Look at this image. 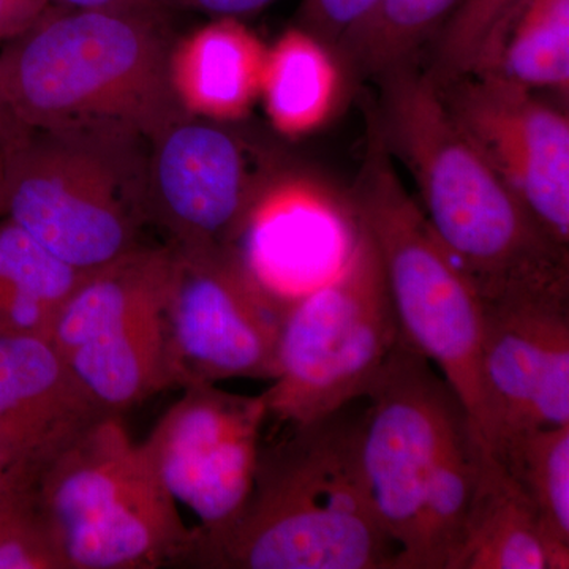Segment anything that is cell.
I'll use <instances>...</instances> for the list:
<instances>
[{"instance_id": "6da1fadb", "label": "cell", "mask_w": 569, "mask_h": 569, "mask_svg": "<svg viewBox=\"0 0 569 569\" xmlns=\"http://www.w3.org/2000/svg\"><path fill=\"white\" fill-rule=\"evenodd\" d=\"M377 82L372 121L415 179L433 233L482 306H569V249L468 141L425 67L406 63Z\"/></svg>"}, {"instance_id": "7a4b0ae2", "label": "cell", "mask_w": 569, "mask_h": 569, "mask_svg": "<svg viewBox=\"0 0 569 569\" xmlns=\"http://www.w3.org/2000/svg\"><path fill=\"white\" fill-rule=\"evenodd\" d=\"M348 403L261 440L250 496L233 522L194 529L186 563L216 569H400L361 462L365 408Z\"/></svg>"}, {"instance_id": "3957f363", "label": "cell", "mask_w": 569, "mask_h": 569, "mask_svg": "<svg viewBox=\"0 0 569 569\" xmlns=\"http://www.w3.org/2000/svg\"><path fill=\"white\" fill-rule=\"evenodd\" d=\"M168 17L50 7L0 52L2 99L24 127L112 123L152 140L190 116Z\"/></svg>"}, {"instance_id": "277c9868", "label": "cell", "mask_w": 569, "mask_h": 569, "mask_svg": "<svg viewBox=\"0 0 569 569\" xmlns=\"http://www.w3.org/2000/svg\"><path fill=\"white\" fill-rule=\"evenodd\" d=\"M3 216L82 272L144 246L149 140L112 123L28 127L6 152Z\"/></svg>"}, {"instance_id": "5b68a950", "label": "cell", "mask_w": 569, "mask_h": 569, "mask_svg": "<svg viewBox=\"0 0 569 569\" xmlns=\"http://www.w3.org/2000/svg\"><path fill=\"white\" fill-rule=\"evenodd\" d=\"M348 204L380 253L400 337L440 367L471 432L489 451L492 419L481 365L485 306L400 181L373 121Z\"/></svg>"}, {"instance_id": "8992f818", "label": "cell", "mask_w": 569, "mask_h": 569, "mask_svg": "<svg viewBox=\"0 0 569 569\" xmlns=\"http://www.w3.org/2000/svg\"><path fill=\"white\" fill-rule=\"evenodd\" d=\"M63 569H153L186 563L194 529L122 415H104L33 486Z\"/></svg>"}, {"instance_id": "52a82bcc", "label": "cell", "mask_w": 569, "mask_h": 569, "mask_svg": "<svg viewBox=\"0 0 569 569\" xmlns=\"http://www.w3.org/2000/svg\"><path fill=\"white\" fill-rule=\"evenodd\" d=\"M399 342L380 253L356 222L342 268L288 307L274 383L263 392L268 419L306 425L366 399Z\"/></svg>"}, {"instance_id": "ba28073f", "label": "cell", "mask_w": 569, "mask_h": 569, "mask_svg": "<svg viewBox=\"0 0 569 569\" xmlns=\"http://www.w3.org/2000/svg\"><path fill=\"white\" fill-rule=\"evenodd\" d=\"M173 268V247L142 246L88 272L52 320L48 339L104 413L171 388L163 312Z\"/></svg>"}, {"instance_id": "9c48e42d", "label": "cell", "mask_w": 569, "mask_h": 569, "mask_svg": "<svg viewBox=\"0 0 569 569\" xmlns=\"http://www.w3.org/2000/svg\"><path fill=\"white\" fill-rule=\"evenodd\" d=\"M171 247L174 268L163 312L170 387L274 380L290 306L254 277L238 246Z\"/></svg>"}, {"instance_id": "30bf717a", "label": "cell", "mask_w": 569, "mask_h": 569, "mask_svg": "<svg viewBox=\"0 0 569 569\" xmlns=\"http://www.w3.org/2000/svg\"><path fill=\"white\" fill-rule=\"evenodd\" d=\"M189 116L149 140L148 223L179 249L236 247L287 176L282 157L234 129Z\"/></svg>"}, {"instance_id": "8fae6325", "label": "cell", "mask_w": 569, "mask_h": 569, "mask_svg": "<svg viewBox=\"0 0 569 569\" xmlns=\"http://www.w3.org/2000/svg\"><path fill=\"white\" fill-rule=\"evenodd\" d=\"M366 400L362 470L378 518L399 546L400 569H413L427 479L466 411L429 359L402 337Z\"/></svg>"}, {"instance_id": "7c38bea8", "label": "cell", "mask_w": 569, "mask_h": 569, "mask_svg": "<svg viewBox=\"0 0 569 569\" xmlns=\"http://www.w3.org/2000/svg\"><path fill=\"white\" fill-rule=\"evenodd\" d=\"M266 421L263 395L190 385L142 441L176 503L200 519L198 530L223 529L244 507Z\"/></svg>"}, {"instance_id": "4fadbf2b", "label": "cell", "mask_w": 569, "mask_h": 569, "mask_svg": "<svg viewBox=\"0 0 569 569\" xmlns=\"http://www.w3.org/2000/svg\"><path fill=\"white\" fill-rule=\"evenodd\" d=\"M437 88L468 141L542 230L569 249L567 112L538 92L481 71L460 74Z\"/></svg>"}, {"instance_id": "5bb4252c", "label": "cell", "mask_w": 569, "mask_h": 569, "mask_svg": "<svg viewBox=\"0 0 569 569\" xmlns=\"http://www.w3.org/2000/svg\"><path fill=\"white\" fill-rule=\"evenodd\" d=\"M481 365L490 455L523 430L569 425V306H485Z\"/></svg>"}, {"instance_id": "9a60e30c", "label": "cell", "mask_w": 569, "mask_h": 569, "mask_svg": "<svg viewBox=\"0 0 569 569\" xmlns=\"http://www.w3.org/2000/svg\"><path fill=\"white\" fill-rule=\"evenodd\" d=\"M104 415L48 337L0 332V452L21 485Z\"/></svg>"}, {"instance_id": "2e32d148", "label": "cell", "mask_w": 569, "mask_h": 569, "mask_svg": "<svg viewBox=\"0 0 569 569\" xmlns=\"http://www.w3.org/2000/svg\"><path fill=\"white\" fill-rule=\"evenodd\" d=\"M268 47L238 18H213L171 54V77L183 110L197 118L238 122L260 100Z\"/></svg>"}, {"instance_id": "e0dca14e", "label": "cell", "mask_w": 569, "mask_h": 569, "mask_svg": "<svg viewBox=\"0 0 569 569\" xmlns=\"http://www.w3.org/2000/svg\"><path fill=\"white\" fill-rule=\"evenodd\" d=\"M537 507L489 451H482L477 490L451 569H568Z\"/></svg>"}, {"instance_id": "ac0fdd59", "label": "cell", "mask_w": 569, "mask_h": 569, "mask_svg": "<svg viewBox=\"0 0 569 569\" xmlns=\"http://www.w3.org/2000/svg\"><path fill=\"white\" fill-rule=\"evenodd\" d=\"M348 81L335 48L296 26L266 51L260 100L277 133L302 138L336 118Z\"/></svg>"}, {"instance_id": "d6986e66", "label": "cell", "mask_w": 569, "mask_h": 569, "mask_svg": "<svg viewBox=\"0 0 569 569\" xmlns=\"http://www.w3.org/2000/svg\"><path fill=\"white\" fill-rule=\"evenodd\" d=\"M471 71L568 99L569 0H523Z\"/></svg>"}, {"instance_id": "ffe728a7", "label": "cell", "mask_w": 569, "mask_h": 569, "mask_svg": "<svg viewBox=\"0 0 569 569\" xmlns=\"http://www.w3.org/2000/svg\"><path fill=\"white\" fill-rule=\"evenodd\" d=\"M485 449L467 417L460 418L427 479L413 569H451L466 533Z\"/></svg>"}, {"instance_id": "44dd1931", "label": "cell", "mask_w": 569, "mask_h": 569, "mask_svg": "<svg viewBox=\"0 0 569 569\" xmlns=\"http://www.w3.org/2000/svg\"><path fill=\"white\" fill-rule=\"evenodd\" d=\"M462 0H380L335 51L350 80H378L418 61Z\"/></svg>"}, {"instance_id": "7402d4cb", "label": "cell", "mask_w": 569, "mask_h": 569, "mask_svg": "<svg viewBox=\"0 0 569 569\" xmlns=\"http://www.w3.org/2000/svg\"><path fill=\"white\" fill-rule=\"evenodd\" d=\"M492 456L533 501L550 541L569 553V425L523 430Z\"/></svg>"}, {"instance_id": "603a6c76", "label": "cell", "mask_w": 569, "mask_h": 569, "mask_svg": "<svg viewBox=\"0 0 569 569\" xmlns=\"http://www.w3.org/2000/svg\"><path fill=\"white\" fill-rule=\"evenodd\" d=\"M523 0H462L432 40L425 69L437 84L475 69L479 56Z\"/></svg>"}, {"instance_id": "cb8c5ba5", "label": "cell", "mask_w": 569, "mask_h": 569, "mask_svg": "<svg viewBox=\"0 0 569 569\" xmlns=\"http://www.w3.org/2000/svg\"><path fill=\"white\" fill-rule=\"evenodd\" d=\"M0 253L22 290L54 316L88 274L52 253L9 219L0 222Z\"/></svg>"}, {"instance_id": "d4e9b609", "label": "cell", "mask_w": 569, "mask_h": 569, "mask_svg": "<svg viewBox=\"0 0 569 569\" xmlns=\"http://www.w3.org/2000/svg\"><path fill=\"white\" fill-rule=\"evenodd\" d=\"M0 569H63L33 488L0 496Z\"/></svg>"}, {"instance_id": "484cf974", "label": "cell", "mask_w": 569, "mask_h": 569, "mask_svg": "<svg viewBox=\"0 0 569 569\" xmlns=\"http://www.w3.org/2000/svg\"><path fill=\"white\" fill-rule=\"evenodd\" d=\"M378 2L380 0H302L296 26L335 48Z\"/></svg>"}, {"instance_id": "4316f807", "label": "cell", "mask_w": 569, "mask_h": 569, "mask_svg": "<svg viewBox=\"0 0 569 569\" xmlns=\"http://www.w3.org/2000/svg\"><path fill=\"white\" fill-rule=\"evenodd\" d=\"M54 313L22 290L0 253V332L50 336Z\"/></svg>"}, {"instance_id": "83f0119b", "label": "cell", "mask_w": 569, "mask_h": 569, "mask_svg": "<svg viewBox=\"0 0 569 569\" xmlns=\"http://www.w3.org/2000/svg\"><path fill=\"white\" fill-rule=\"evenodd\" d=\"M50 7L51 0H0V40L20 36Z\"/></svg>"}, {"instance_id": "f1b7e54d", "label": "cell", "mask_w": 569, "mask_h": 569, "mask_svg": "<svg viewBox=\"0 0 569 569\" xmlns=\"http://www.w3.org/2000/svg\"><path fill=\"white\" fill-rule=\"evenodd\" d=\"M276 0H167L171 10H192L213 18H241L258 13Z\"/></svg>"}, {"instance_id": "f546056e", "label": "cell", "mask_w": 569, "mask_h": 569, "mask_svg": "<svg viewBox=\"0 0 569 569\" xmlns=\"http://www.w3.org/2000/svg\"><path fill=\"white\" fill-rule=\"evenodd\" d=\"M78 10L119 11V13H170L167 0H51Z\"/></svg>"}, {"instance_id": "4dcf8cb0", "label": "cell", "mask_w": 569, "mask_h": 569, "mask_svg": "<svg viewBox=\"0 0 569 569\" xmlns=\"http://www.w3.org/2000/svg\"><path fill=\"white\" fill-rule=\"evenodd\" d=\"M26 132V127L18 122L13 112L7 107L6 100L0 93V144L3 146L6 152Z\"/></svg>"}, {"instance_id": "1f68e13d", "label": "cell", "mask_w": 569, "mask_h": 569, "mask_svg": "<svg viewBox=\"0 0 569 569\" xmlns=\"http://www.w3.org/2000/svg\"><path fill=\"white\" fill-rule=\"evenodd\" d=\"M18 486H21V488H28V486L21 485V482L18 481V478L14 477L13 471H11L9 462H7L2 452H0V496L11 488H18Z\"/></svg>"}, {"instance_id": "d6a6232c", "label": "cell", "mask_w": 569, "mask_h": 569, "mask_svg": "<svg viewBox=\"0 0 569 569\" xmlns=\"http://www.w3.org/2000/svg\"><path fill=\"white\" fill-rule=\"evenodd\" d=\"M6 178H7V156L6 149L0 144V216L6 211Z\"/></svg>"}]
</instances>
